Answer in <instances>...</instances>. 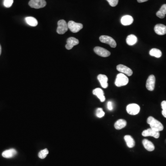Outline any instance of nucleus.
Listing matches in <instances>:
<instances>
[{
  "instance_id": "nucleus-1",
  "label": "nucleus",
  "mask_w": 166,
  "mask_h": 166,
  "mask_svg": "<svg viewBox=\"0 0 166 166\" xmlns=\"http://www.w3.org/2000/svg\"><path fill=\"white\" fill-rule=\"evenodd\" d=\"M147 123L150 126V128L157 132H160L163 130L164 127L163 124L159 121L155 119L152 116L148 117L147 119Z\"/></svg>"
},
{
  "instance_id": "nucleus-2",
  "label": "nucleus",
  "mask_w": 166,
  "mask_h": 166,
  "mask_svg": "<svg viewBox=\"0 0 166 166\" xmlns=\"http://www.w3.org/2000/svg\"><path fill=\"white\" fill-rule=\"evenodd\" d=\"M129 82L128 78L125 74L120 73L117 74L115 81V84L117 87L126 86Z\"/></svg>"
},
{
  "instance_id": "nucleus-3",
  "label": "nucleus",
  "mask_w": 166,
  "mask_h": 166,
  "mask_svg": "<svg viewBox=\"0 0 166 166\" xmlns=\"http://www.w3.org/2000/svg\"><path fill=\"white\" fill-rule=\"evenodd\" d=\"M68 25L65 20H61L58 22V27L56 32L59 34H63L68 30Z\"/></svg>"
},
{
  "instance_id": "nucleus-4",
  "label": "nucleus",
  "mask_w": 166,
  "mask_h": 166,
  "mask_svg": "<svg viewBox=\"0 0 166 166\" xmlns=\"http://www.w3.org/2000/svg\"><path fill=\"white\" fill-rule=\"evenodd\" d=\"M140 108L138 105L135 103L129 104L126 107V111L130 115H137L139 113Z\"/></svg>"
},
{
  "instance_id": "nucleus-5",
  "label": "nucleus",
  "mask_w": 166,
  "mask_h": 166,
  "mask_svg": "<svg viewBox=\"0 0 166 166\" xmlns=\"http://www.w3.org/2000/svg\"><path fill=\"white\" fill-rule=\"evenodd\" d=\"M100 41L103 43L108 44L110 47L113 48H115L116 47V43L112 38L108 36H100Z\"/></svg>"
},
{
  "instance_id": "nucleus-6",
  "label": "nucleus",
  "mask_w": 166,
  "mask_h": 166,
  "mask_svg": "<svg viewBox=\"0 0 166 166\" xmlns=\"http://www.w3.org/2000/svg\"><path fill=\"white\" fill-rule=\"evenodd\" d=\"M29 5L32 8L39 9L45 7L46 2L45 0H30Z\"/></svg>"
},
{
  "instance_id": "nucleus-7",
  "label": "nucleus",
  "mask_w": 166,
  "mask_h": 166,
  "mask_svg": "<svg viewBox=\"0 0 166 166\" xmlns=\"http://www.w3.org/2000/svg\"><path fill=\"white\" fill-rule=\"evenodd\" d=\"M68 29L73 33H77L82 29L83 27L82 24L78 23L74 21H69L68 24Z\"/></svg>"
},
{
  "instance_id": "nucleus-8",
  "label": "nucleus",
  "mask_w": 166,
  "mask_h": 166,
  "mask_svg": "<svg viewBox=\"0 0 166 166\" xmlns=\"http://www.w3.org/2000/svg\"><path fill=\"white\" fill-rule=\"evenodd\" d=\"M156 83V78L154 75H150L146 81V87L148 90L153 91L154 90Z\"/></svg>"
},
{
  "instance_id": "nucleus-9",
  "label": "nucleus",
  "mask_w": 166,
  "mask_h": 166,
  "mask_svg": "<svg viewBox=\"0 0 166 166\" xmlns=\"http://www.w3.org/2000/svg\"><path fill=\"white\" fill-rule=\"evenodd\" d=\"M94 51L97 55L103 57H107L111 55L110 52L102 47H96L94 49Z\"/></svg>"
},
{
  "instance_id": "nucleus-10",
  "label": "nucleus",
  "mask_w": 166,
  "mask_h": 166,
  "mask_svg": "<svg viewBox=\"0 0 166 166\" xmlns=\"http://www.w3.org/2000/svg\"><path fill=\"white\" fill-rule=\"evenodd\" d=\"M142 136L144 137H148L151 136L154 137L155 138H158L160 137V133L159 132L154 131L151 128H148L146 130H144L142 133Z\"/></svg>"
},
{
  "instance_id": "nucleus-11",
  "label": "nucleus",
  "mask_w": 166,
  "mask_h": 166,
  "mask_svg": "<svg viewBox=\"0 0 166 166\" xmlns=\"http://www.w3.org/2000/svg\"><path fill=\"white\" fill-rule=\"evenodd\" d=\"M116 68L118 71L120 72L121 73H122L124 74H126L128 76H132L133 74L132 71L130 68H129L128 67L123 65H117Z\"/></svg>"
},
{
  "instance_id": "nucleus-12",
  "label": "nucleus",
  "mask_w": 166,
  "mask_h": 166,
  "mask_svg": "<svg viewBox=\"0 0 166 166\" xmlns=\"http://www.w3.org/2000/svg\"><path fill=\"white\" fill-rule=\"evenodd\" d=\"M79 41L78 39L74 37H70L67 39L65 48L68 50H70L74 46L77 45Z\"/></svg>"
},
{
  "instance_id": "nucleus-13",
  "label": "nucleus",
  "mask_w": 166,
  "mask_h": 166,
  "mask_svg": "<svg viewBox=\"0 0 166 166\" xmlns=\"http://www.w3.org/2000/svg\"><path fill=\"white\" fill-rule=\"evenodd\" d=\"M155 32L159 35H163L166 34V26L163 24H157L155 26Z\"/></svg>"
},
{
  "instance_id": "nucleus-14",
  "label": "nucleus",
  "mask_w": 166,
  "mask_h": 166,
  "mask_svg": "<svg viewBox=\"0 0 166 166\" xmlns=\"http://www.w3.org/2000/svg\"><path fill=\"white\" fill-rule=\"evenodd\" d=\"M97 79L101 84V86L106 89L108 87V78L107 76L103 74H99L97 76Z\"/></svg>"
},
{
  "instance_id": "nucleus-15",
  "label": "nucleus",
  "mask_w": 166,
  "mask_h": 166,
  "mask_svg": "<svg viewBox=\"0 0 166 166\" xmlns=\"http://www.w3.org/2000/svg\"><path fill=\"white\" fill-rule=\"evenodd\" d=\"M94 95L96 96L101 102H103L105 100V97L104 96V92L102 89L97 88L94 89L92 91Z\"/></svg>"
},
{
  "instance_id": "nucleus-16",
  "label": "nucleus",
  "mask_w": 166,
  "mask_h": 166,
  "mask_svg": "<svg viewBox=\"0 0 166 166\" xmlns=\"http://www.w3.org/2000/svg\"><path fill=\"white\" fill-rule=\"evenodd\" d=\"M133 22H134V18L130 15H125L121 19V23L123 26H129L131 25Z\"/></svg>"
},
{
  "instance_id": "nucleus-17",
  "label": "nucleus",
  "mask_w": 166,
  "mask_h": 166,
  "mask_svg": "<svg viewBox=\"0 0 166 166\" xmlns=\"http://www.w3.org/2000/svg\"><path fill=\"white\" fill-rule=\"evenodd\" d=\"M17 153L16 150L14 148H11L9 150H6L2 153V156L6 158H12Z\"/></svg>"
},
{
  "instance_id": "nucleus-18",
  "label": "nucleus",
  "mask_w": 166,
  "mask_h": 166,
  "mask_svg": "<svg viewBox=\"0 0 166 166\" xmlns=\"http://www.w3.org/2000/svg\"><path fill=\"white\" fill-rule=\"evenodd\" d=\"M143 146L146 150L148 151H153L155 150V146L154 144L151 141L148 140V139H144L142 141Z\"/></svg>"
},
{
  "instance_id": "nucleus-19",
  "label": "nucleus",
  "mask_w": 166,
  "mask_h": 166,
  "mask_svg": "<svg viewBox=\"0 0 166 166\" xmlns=\"http://www.w3.org/2000/svg\"><path fill=\"white\" fill-rule=\"evenodd\" d=\"M126 43L129 45L132 46L135 45L138 42L137 36L133 34L128 36L126 39Z\"/></svg>"
},
{
  "instance_id": "nucleus-20",
  "label": "nucleus",
  "mask_w": 166,
  "mask_h": 166,
  "mask_svg": "<svg viewBox=\"0 0 166 166\" xmlns=\"http://www.w3.org/2000/svg\"><path fill=\"white\" fill-rule=\"evenodd\" d=\"M124 139L125 140L126 143V145L128 146V147L132 148L134 147L135 144L134 140L132 138V136L130 135H126L124 137Z\"/></svg>"
},
{
  "instance_id": "nucleus-21",
  "label": "nucleus",
  "mask_w": 166,
  "mask_h": 166,
  "mask_svg": "<svg viewBox=\"0 0 166 166\" xmlns=\"http://www.w3.org/2000/svg\"><path fill=\"white\" fill-rule=\"evenodd\" d=\"M126 121L123 119H119L115 123V128L117 130H121L126 127Z\"/></svg>"
},
{
  "instance_id": "nucleus-22",
  "label": "nucleus",
  "mask_w": 166,
  "mask_h": 166,
  "mask_svg": "<svg viewBox=\"0 0 166 166\" xmlns=\"http://www.w3.org/2000/svg\"><path fill=\"white\" fill-rule=\"evenodd\" d=\"M26 22L31 26H36L38 24V20L36 19L33 17H27L25 18Z\"/></svg>"
},
{
  "instance_id": "nucleus-23",
  "label": "nucleus",
  "mask_w": 166,
  "mask_h": 166,
  "mask_svg": "<svg viewBox=\"0 0 166 166\" xmlns=\"http://www.w3.org/2000/svg\"><path fill=\"white\" fill-rule=\"evenodd\" d=\"M150 55L152 56H154L155 57L160 58L162 55V53L161 51L157 49L154 48L151 49L150 51Z\"/></svg>"
},
{
  "instance_id": "nucleus-24",
  "label": "nucleus",
  "mask_w": 166,
  "mask_h": 166,
  "mask_svg": "<svg viewBox=\"0 0 166 166\" xmlns=\"http://www.w3.org/2000/svg\"><path fill=\"white\" fill-rule=\"evenodd\" d=\"M48 154H49V150H48V149L45 148L44 150H42L40 152H39L38 156L40 159H43L46 158V157H47Z\"/></svg>"
},
{
  "instance_id": "nucleus-25",
  "label": "nucleus",
  "mask_w": 166,
  "mask_h": 166,
  "mask_svg": "<svg viewBox=\"0 0 166 166\" xmlns=\"http://www.w3.org/2000/svg\"><path fill=\"white\" fill-rule=\"evenodd\" d=\"M104 115H105V113H104V111H103L102 108H98L96 110V116L98 118H101L103 117Z\"/></svg>"
},
{
  "instance_id": "nucleus-26",
  "label": "nucleus",
  "mask_w": 166,
  "mask_h": 166,
  "mask_svg": "<svg viewBox=\"0 0 166 166\" xmlns=\"http://www.w3.org/2000/svg\"><path fill=\"white\" fill-rule=\"evenodd\" d=\"M161 108L163 109L162 115L164 117L166 118V101H163L161 103Z\"/></svg>"
},
{
  "instance_id": "nucleus-27",
  "label": "nucleus",
  "mask_w": 166,
  "mask_h": 166,
  "mask_svg": "<svg viewBox=\"0 0 166 166\" xmlns=\"http://www.w3.org/2000/svg\"><path fill=\"white\" fill-rule=\"evenodd\" d=\"M13 3V0H4V6H5V7L8 8L12 6Z\"/></svg>"
},
{
  "instance_id": "nucleus-28",
  "label": "nucleus",
  "mask_w": 166,
  "mask_h": 166,
  "mask_svg": "<svg viewBox=\"0 0 166 166\" xmlns=\"http://www.w3.org/2000/svg\"><path fill=\"white\" fill-rule=\"evenodd\" d=\"M109 3V4L113 7L117 6L119 0H106Z\"/></svg>"
},
{
  "instance_id": "nucleus-29",
  "label": "nucleus",
  "mask_w": 166,
  "mask_h": 166,
  "mask_svg": "<svg viewBox=\"0 0 166 166\" xmlns=\"http://www.w3.org/2000/svg\"><path fill=\"white\" fill-rule=\"evenodd\" d=\"M156 15H157V16L159 17V18H161V19H163L165 17V14H164L162 12H161L159 10L158 11V12H157Z\"/></svg>"
},
{
  "instance_id": "nucleus-30",
  "label": "nucleus",
  "mask_w": 166,
  "mask_h": 166,
  "mask_svg": "<svg viewBox=\"0 0 166 166\" xmlns=\"http://www.w3.org/2000/svg\"><path fill=\"white\" fill-rule=\"evenodd\" d=\"M160 11L162 12L164 14H166V4H163V6H161L160 9L159 10Z\"/></svg>"
},
{
  "instance_id": "nucleus-31",
  "label": "nucleus",
  "mask_w": 166,
  "mask_h": 166,
  "mask_svg": "<svg viewBox=\"0 0 166 166\" xmlns=\"http://www.w3.org/2000/svg\"><path fill=\"white\" fill-rule=\"evenodd\" d=\"M107 106H108V109L109 110H112L113 109L112 103L111 102H108Z\"/></svg>"
},
{
  "instance_id": "nucleus-32",
  "label": "nucleus",
  "mask_w": 166,
  "mask_h": 166,
  "mask_svg": "<svg viewBox=\"0 0 166 166\" xmlns=\"http://www.w3.org/2000/svg\"><path fill=\"white\" fill-rule=\"evenodd\" d=\"M138 1V2L139 3H144V2H145V1H148V0H137Z\"/></svg>"
},
{
  "instance_id": "nucleus-33",
  "label": "nucleus",
  "mask_w": 166,
  "mask_h": 166,
  "mask_svg": "<svg viewBox=\"0 0 166 166\" xmlns=\"http://www.w3.org/2000/svg\"><path fill=\"white\" fill-rule=\"evenodd\" d=\"M1 46L0 45V55H1Z\"/></svg>"
}]
</instances>
